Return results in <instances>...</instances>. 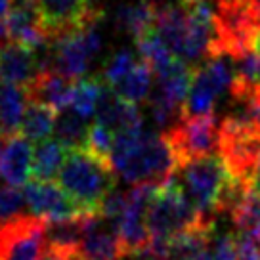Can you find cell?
Wrapping results in <instances>:
<instances>
[{
	"label": "cell",
	"instance_id": "cell-1",
	"mask_svg": "<svg viewBox=\"0 0 260 260\" xmlns=\"http://www.w3.org/2000/svg\"><path fill=\"white\" fill-rule=\"evenodd\" d=\"M113 169L132 186H161L174 178L178 159L165 134L130 130L115 136Z\"/></svg>",
	"mask_w": 260,
	"mask_h": 260
},
{
	"label": "cell",
	"instance_id": "cell-2",
	"mask_svg": "<svg viewBox=\"0 0 260 260\" xmlns=\"http://www.w3.org/2000/svg\"><path fill=\"white\" fill-rule=\"evenodd\" d=\"M207 224H214V218H207L195 209L176 178L157 186L147 205V230L151 243L146 258L167 260L174 237Z\"/></svg>",
	"mask_w": 260,
	"mask_h": 260
},
{
	"label": "cell",
	"instance_id": "cell-3",
	"mask_svg": "<svg viewBox=\"0 0 260 260\" xmlns=\"http://www.w3.org/2000/svg\"><path fill=\"white\" fill-rule=\"evenodd\" d=\"M180 172L189 201L207 218H214L218 212H232L245 195L252 191L232 176L220 155L193 159L182 165Z\"/></svg>",
	"mask_w": 260,
	"mask_h": 260
},
{
	"label": "cell",
	"instance_id": "cell-4",
	"mask_svg": "<svg viewBox=\"0 0 260 260\" xmlns=\"http://www.w3.org/2000/svg\"><path fill=\"white\" fill-rule=\"evenodd\" d=\"M115 169L111 162L100 159L86 147L67 151L57 182L67 195L86 212L100 216L106 197L115 189Z\"/></svg>",
	"mask_w": 260,
	"mask_h": 260
},
{
	"label": "cell",
	"instance_id": "cell-5",
	"mask_svg": "<svg viewBox=\"0 0 260 260\" xmlns=\"http://www.w3.org/2000/svg\"><path fill=\"white\" fill-rule=\"evenodd\" d=\"M216 41L209 57L226 56L239 59L254 50L260 32L258 0H216L214 2Z\"/></svg>",
	"mask_w": 260,
	"mask_h": 260
},
{
	"label": "cell",
	"instance_id": "cell-6",
	"mask_svg": "<svg viewBox=\"0 0 260 260\" xmlns=\"http://www.w3.org/2000/svg\"><path fill=\"white\" fill-rule=\"evenodd\" d=\"M218 155L232 176L251 187L252 172L260 155V126L245 113H232L220 122Z\"/></svg>",
	"mask_w": 260,
	"mask_h": 260
},
{
	"label": "cell",
	"instance_id": "cell-7",
	"mask_svg": "<svg viewBox=\"0 0 260 260\" xmlns=\"http://www.w3.org/2000/svg\"><path fill=\"white\" fill-rule=\"evenodd\" d=\"M220 122L214 113L199 117L184 115L174 126L162 132L178 159V167L218 151Z\"/></svg>",
	"mask_w": 260,
	"mask_h": 260
},
{
	"label": "cell",
	"instance_id": "cell-8",
	"mask_svg": "<svg viewBox=\"0 0 260 260\" xmlns=\"http://www.w3.org/2000/svg\"><path fill=\"white\" fill-rule=\"evenodd\" d=\"M230 57H207L203 63L193 69V79L187 94L184 111L186 115L199 117L211 115L218 98L232 88L234 81V63L228 61Z\"/></svg>",
	"mask_w": 260,
	"mask_h": 260
},
{
	"label": "cell",
	"instance_id": "cell-9",
	"mask_svg": "<svg viewBox=\"0 0 260 260\" xmlns=\"http://www.w3.org/2000/svg\"><path fill=\"white\" fill-rule=\"evenodd\" d=\"M155 186L140 184L126 193V209L117 226L124 258H146L149 251V230H147V205Z\"/></svg>",
	"mask_w": 260,
	"mask_h": 260
},
{
	"label": "cell",
	"instance_id": "cell-10",
	"mask_svg": "<svg viewBox=\"0 0 260 260\" xmlns=\"http://www.w3.org/2000/svg\"><path fill=\"white\" fill-rule=\"evenodd\" d=\"M39 8L48 42L96 25L102 19V10L96 8L92 0H39Z\"/></svg>",
	"mask_w": 260,
	"mask_h": 260
},
{
	"label": "cell",
	"instance_id": "cell-11",
	"mask_svg": "<svg viewBox=\"0 0 260 260\" xmlns=\"http://www.w3.org/2000/svg\"><path fill=\"white\" fill-rule=\"evenodd\" d=\"M23 195L32 216L46 220V222L92 218V216H86V212L67 195L63 187L56 186L54 182L32 180L31 184L25 186Z\"/></svg>",
	"mask_w": 260,
	"mask_h": 260
},
{
	"label": "cell",
	"instance_id": "cell-12",
	"mask_svg": "<svg viewBox=\"0 0 260 260\" xmlns=\"http://www.w3.org/2000/svg\"><path fill=\"white\" fill-rule=\"evenodd\" d=\"M155 31L159 39L165 42V46L171 50L172 56L189 61L191 54V25H189V14L184 4L172 6V4H161Z\"/></svg>",
	"mask_w": 260,
	"mask_h": 260
},
{
	"label": "cell",
	"instance_id": "cell-13",
	"mask_svg": "<svg viewBox=\"0 0 260 260\" xmlns=\"http://www.w3.org/2000/svg\"><path fill=\"white\" fill-rule=\"evenodd\" d=\"M122 247L117 228L102 216L86 218L84 237L79 247V260H122Z\"/></svg>",
	"mask_w": 260,
	"mask_h": 260
},
{
	"label": "cell",
	"instance_id": "cell-14",
	"mask_svg": "<svg viewBox=\"0 0 260 260\" xmlns=\"http://www.w3.org/2000/svg\"><path fill=\"white\" fill-rule=\"evenodd\" d=\"M4 23L10 42H16L31 50H39L44 44H48V32L39 6H12Z\"/></svg>",
	"mask_w": 260,
	"mask_h": 260
},
{
	"label": "cell",
	"instance_id": "cell-15",
	"mask_svg": "<svg viewBox=\"0 0 260 260\" xmlns=\"http://www.w3.org/2000/svg\"><path fill=\"white\" fill-rule=\"evenodd\" d=\"M96 119L100 124L111 130L115 136L130 130L144 128V117L140 113V107L117 96L111 86H106V90L102 92L96 109Z\"/></svg>",
	"mask_w": 260,
	"mask_h": 260
},
{
	"label": "cell",
	"instance_id": "cell-16",
	"mask_svg": "<svg viewBox=\"0 0 260 260\" xmlns=\"http://www.w3.org/2000/svg\"><path fill=\"white\" fill-rule=\"evenodd\" d=\"M31 142L23 134H14L4 142L0 151V180L12 187H21L32 169Z\"/></svg>",
	"mask_w": 260,
	"mask_h": 260
},
{
	"label": "cell",
	"instance_id": "cell-17",
	"mask_svg": "<svg viewBox=\"0 0 260 260\" xmlns=\"http://www.w3.org/2000/svg\"><path fill=\"white\" fill-rule=\"evenodd\" d=\"M75 82L77 81L67 79L54 69H44V71L37 73L35 81L25 88V92H27L29 100L46 104V106L54 107L57 113H61L71 107Z\"/></svg>",
	"mask_w": 260,
	"mask_h": 260
},
{
	"label": "cell",
	"instance_id": "cell-18",
	"mask_svg": "<svg viewBox=\"0 0 260 260\" xmlns=\"http://www.w3.org/2000/svg\"><path fill=\"white\" fill-rule=\"evenodd\" d=\"M37 73L39 61L35 50L10 41L0 48V79L4 82L27 88Z\"/></svg>",
	"mask_w": 260,
	"mask_h": 260
},
{
	"label": "cell",
	"instance_id": "cell-19",
	"mask_svg": "<svg viewBox=\"0 0 260 260\" xmlns=\"http://www.w3.org/2000/svg\"><path fill=\"white\" fill-rule=\"evenodd\" d=\"M159 6L161 4L155 0H140L136 4H122L115 12V27L134 37L136 41L144 32L155 29Z\"/></svg>",
	"mask_w": 260,
	"mask_h": 260
},
{
	"label": "cell",
	"instance_id": "cell-20",
	"mask_svg": "<svg viewBox=\"0 0 260 260\" xmlns=\"http://www.w3.org/2000/svg\"><path fill=\"white\" fill-rule=\"evenodd\" d=\"M67 149L57 140H44L32 151V169L31 174L37 182H52L59 176L63 167Z\"/></svg>",
	"mask_w": 260,
	"mask_h": 260
},
{
	"label": "cell",
	"instance_id": "cell-21",
	"mask_svg": "<svg viewBox=\"0 0 260 260\" xmlns=\"http://www.w3.org/2000/svg\"><path fill=\"white\" fill-rule=\"evenodd\" d=\"M57 115L59 113L54 107L29 100L19 130L29 142H44L50 136V132L56 128Z\"/></svg>",
	"mask_w": 260,
	"mask_h": 260
},
{
	"label": "cell",
	"instance_id": "cell-22",
	"mask_svg": "<svg viewBox=\"0 0 260 260\" xmlns=\"http://www.w3.org/2000/svg\"><path fill=\"white\" fill-rule=\"evenodd\" d=\"M84 224H86V218L46 222L44 245L48 249H57V251L79 252L81 241L84 237Z\"/></svg>",
	"mask_w": 260,
	"mask_h": 260
},
{
	"label": "cell",
	"instance_id": "cell-23",
	"mask_svg": "<svg viewBox=\"0 0 260 260\" xmlns=\"http://www.w3.org/2000/svg\"><path fill=\"white\" fill-rule=\"evenodd\" d=\"M88 130L90 126H86L84 117H81L79 113H75L73 109H65L57 115L56 121V140L67 151H73V149H82L86 147L88 142Z\"/></svg>",
	"mask_w": 260,
	"mask_h": 260
},
{
	"label": "cell",
	"instance_id": "cell-24",
	"mask_svg": "<svg viewBox=\"0 0 260 260\" xmlns=\"http://www.w3.org/2000/svg\"><path fill=\"white\" fill-rule=\"evenodd\" d=\"M155 71L151 69V65L146 63L144 59L134 65V69L130 71L124 79H122L117 86H115V94L121 96L122 100H126L130 104H136L144 102L149 94L151 88V81H153Z\"/></svg>",
	"mask_w": 260,
	"mask_h": 260
},
{
	"label": "cell",
	"instance_id": "cell-25",
	"mask_svg": "<svg viewBox=\"0 0 260 260\" xmlns=\"http://www.w3.org/2000/svg\"><path fill=\"white\" fill-rule=\"evenodd\" d=\"M106 81L102 79V75H92V77H84L75 82L73 90V102H71V109L81 117L88 119L92 115H96L98 104L102 92L106 90Z\"/></svg>",
	"mask_w": 260,
	"mask_h": 260
},
{
	"label": "cell",
	"instance_id": "cell-26",
	"mask_svg": "<svg viewBox=\"0 0 260 260\" xmlns=\"http://www.w3.org/2000/svg\"><path fill=\"white\" fill-rule=\"evenodd\" d=\"M136 46H138L142 59L146 63L151 65V69H153L155 73H159L161 69L169 67L176 59V57L172 56L171 50L165 46V42L159 39V35H157L155 29H151V31L144 32L142 37H138L136 39Z\"/></svg>",
	"mask_w": 260,
	"mask_h": 260
},
{
	"label": "cell",
	"instance_id": "cell-27",
	"mask_svg": "<svg viewBox=\"0 0 260 260\" xmlns=\"http://www.w3.org/2000/svg\"><path fill=\"white\" fill-rule=\"evenodd\" d=\"M136 63L138 61H134V56L130 54L128 50H121V52H117V54H113L107 59L106 67H104V73H102V79L106 81L107 86L115 88L134 69Z\"/></svg>",
	"mask_w": 260,
	"mask_h": 260
},
{
	"label": "cell",
	"instance_id": "cell-28",
	"mask_svg": "<svg viewBox=\"0 0 260 260\" xmlns=\"http://www.w3.org/2000/svg\"><path fill=\"white\" fill-rule=\"evenodd\" d=\"M25 195L12 186H0V226H6L12 220L23 216Z\"/></svg>",
	"mask_w": 260,
	"mask_h": 260
},
{
	"label": "cell",
	"instance_id": "cell-29",
	"mask_svg": "<svg viewBox=\"0 0 260 260\" xmlns=\"http://www.w3.org/2000/svg\"><path fill=\"white\" fill-rule=\"evenodd\" d=\"M115 146V134L109 128H106L104 124H92L88 130V142H86V149L92 153L104 159V161L111 162V153H113ZM113 165V162H111Z\"/></svg>",
	"mask_w": 260,
	"mask_h": 260
},
{
	"label": "cell",
	"instance_id": "cell-30",
	"mask_svg": "<svg viewBox=\"0 0 260 260\" xmlns=\"http://www.w3.org/2000/svg\"><path fill=\"white\" fill-rule=\"evenodd\" d=\"M197 260H236L234 236H222L218 239H214L211 247Z\"/></svg>",
	"mask_w": 260,
	"mask_h": 260
},
{
	"label": "cell",
	"instance_id": "cell-31",
	"mask_svg": "<svg viewBox=\"0 0 260 260\" xmlns=\"http://www.w3.org/2000/svg\"><path fill=\"white\" fill-rule=\"evenodd\" d=\"M236 260H260V243L249 234H234Z\"/></svg>",
	"mask_w": 260,
	"mask_h": 260
},
{
	"label": "cell",
	"instance_id": "cell-32",
	"mask_svg": "<svg viewBox=\"0 0 260 260\" xmlns=\"http://www.w3.org/2000/svg\"><path fill=\"white\" fill-rule=\"evenodd\" d=\"M41 260H79V252L57 251V249H48L42 252Z\"/></svg>",
	"mask_w": 260,
	"mask_h": 260
},
{
	"label": "cell",
	"instance_id": "cell-33",
	"mask_svg": "<svg viewBox=\"0 0 260 260\" xmlns=\"http://www.w3.org/2000/svg\"><path fill=\"white\" fill-rule=\"evenodd\" d=\"M251 189H252V193L260 199V155H258V161H256V167H254V172H252Z\"/></svg>",
	"mask_w": 260,
	"mask_h": 260
},
{
	"label": "cell",
	"instance_id": "cell-34",
	"mask_svg": "<svg viewBox=\"0 0 260 260\" xmlns=\"http://www.w3.org/2000/svg\"><path fill=\"white\" fill-rule=\"evenodd\" d=\"M8 41V32H6V23H4V19L0 17V48L4 46V42Z\"/></svg>",
	"mask_w": 260,
	"mask_h": 260
},
{
	"label": "cell",
	"instance_id": "cell-35",
	"mask_svg": "<svg viewBox=\"0 0 260 260\" xmlns=\"http://www.w3.org/2000/svg\"><path fill=\"white\" fill-rule=\"evenodd\" d=\"M12 4V0H0V17L8 12V6Z\"/></svg>",
	"mask_w": 260,
	"mask_h": 260
},
{
	"label": "cell",
	"instance_id": "cell-36",
	"mask_svg": "<svg viewBox=\"0 0 260 260\" xmlns=\"http://www.w3.org/2000/svg\"><path fill=\"white\" fill-rule=\"evenodd\" d=\"M254 52L260 56V32L256 35V39H254Z\"/></svg>",
	"mask_w": 260,
	"mask_h": 260
},
{
	"label": "cell",
	"instance_id": "cell-37",
	"mask_svg": "<svg viewBox=\"0 0 260 260\" xmlns=\"http://www.w3.org/2000/svg\"><path fill=\"white\" fill-rule=\"evenodd\" d=\"M195 2H203V0H182V4H195Z\"/></svg>",
	"mask_w": 260,
	"mask_h": 260
},
{
	"label": "cell",
	"instance_id": "cell-38",
	"mask_svg": "<svg viewBox=\"0 0 260 260\" xmlns=\"http://www.w3.org/2000/svg\"><path fill=\"white\" fill-rule=\"evenodd\" d=\"M4 142H6V140L2 138V134H0V151H2V147H4Z\"/></svg>",
	"mask_w": 260,
	"mask_h": 260
},
{
	"label": "cell",
	"instance_id": "cell-39",
	"mask_svg": "<svg viewBox=\"0 0 260 260\" xmlns=\"http://www.w3.org/2000/svg\"><path fill=\"white\" fill-rule=\"evenodd\" d=\"M258 90H260V71H258Z\"/></svg>",
	"mask_w": 260,
	"mask_h": 260
},
{
	"label": "cell",
	"instance_id": "cell-40",
	"mask_svg": "<svg viewBox=\"0 0 260 260\" xmlns=\"http://www.w3.org/2000/svg\"><path fill=\"white\" fill-rule=\"evenodd\" d=\"M258 4H260V0H258Z\"/></svg>",
	"mask_w": 260,
	"mask_h": 260
}]
</instances>
